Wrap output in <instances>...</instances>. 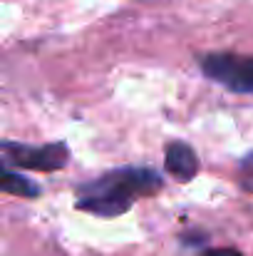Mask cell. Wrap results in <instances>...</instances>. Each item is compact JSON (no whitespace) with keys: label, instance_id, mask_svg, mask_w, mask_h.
<instances>
[{"label":"cell","instance_id":"7a4b0ae2","mask_svg":"<svg viewBox=\"0 0 253 256\" xmlns=\"http://www.w3.org/2000/svg\"><path fill=\"white\" fill-rule=\"evenodd\" d=\"M201 72L236 94H253V55L236 52H204L196 55Z\"/></svg>","mask_w":253,"mask_h":256},{"label":"cell","instance_id":"52a82bcc","mask_svg":"<svg viewBox=\"0 0 253 256\" xmlns=\"http://www.w3.org/2000/svg\"><path fill=\"white\" fill-rule=\"evenodd\" d=\"M204 256H244L236 249H211V252H204Z\"/></svg>","mask_w":253,"mask_h":256},{"label":"cell","instance_id":"5b68a950","mask_svg":"<svg viewBox=\"0 0 253 256\" xmlns=\"http://www.w3.org/2000/svg\"><path fill=\"white\" fill-rule=\"evenodd\" d=\"M0 189H2L5 194L25 196V199L40 196V184H37V182H32L27 174H20V172L10 170L7 164H2V170H0Z\"/></svg>","mask_w":253,"mask_h":256},{"label":"cell","instance_id":"277c9868","mask_svg":"<svg viewBox=\"0 0 253 256\" xmlns=\"http://www.w3.org/2000/svg\"><path fill=\"white\" fill-rule=\"evenodd\" d=\"M164 170L181 184L191 182L199 174V157H196L194 147L186 142H179V140L169 142L164 150Z\"/></svg>","mask_w":253,"mask_h":256},{"label":"cell","instance_id":"8992f818","mask_svg":"<svg viewBox=\"0 0 253 256\" xmlns=\"http://www.w3.org/2000/svg\"><path fill=\"white\" fill-rule=\"evenodd\" d=\"M236 179H239V186L244 192L253 194V150L239 162V172H236Z\"/></svg>","mask_w":253,"mask_h":256},{"label":"cell","instance_id":"3957f363","mask_svg":"<svg viewBox=\"0 0 253 256\" xmlns=\"http://www.w3.org/2000/svg\"><path fill=\"white\" fill-rule=\"evenodd\" d=\"M0 154H2V164L27 172H57L67 167L70 162V150L65 142L22 144V142L5 140L0 144Z\"/></svg>","mask_w":253,"mask_h":256},{"label":"cell","instance_id":"6da1fadb","mask_svg":"<svg viewBox=\"0 0 253 256\" xmlns=\"http://www.w3.org/2000/svg\"><path fill=\"white\" fill-rule=\"evenodd\" d=\"M162 189L164 179L152 167H117L82 182L75 189V206L87 214L112 219L127 214L137 199L152 196Z\"/></svg>","mask_w":253,"mask_h":256}]
</instances>
